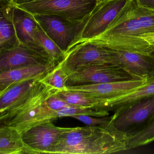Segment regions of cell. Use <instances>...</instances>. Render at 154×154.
<instances>
[{
  "label": "cell",
  "instance_id": "6da1fadb",
  "mask_svg": "<svg viewBox=\"0 0 154 154\" xmlns=\"http://www.w3.org/2000/svg\"><path fill=\"white\" fill-rule=\"evenodd\" d=\"M112 116L105 125L76 127L64 133L50 154H109L128 150V134L116 128Z\"/></svg>",
  "mask_w": 154,
  "mask_h": 154
},
{
  "label": "cell",
  "instance_id": "7a4b0ae2",
  "mask_svg": "<svg viewBox=\"0 0 154 154\" xmlns=\"http://www.w3.org/2000/svg\"><path fill=\"white\" fill-rule=\"evenodd\" d=\"M153 32L154 11L140 6L136 0H128L105 31L93 39L109 45Z\"/></svg>",
  "mask_w": 154,
  "mask_h": 154
},
{
  "label": "cell",
  "instance_id": "3957f363",
  "mask_svg": "<svg viewBox=\"0 0 154 154\" xmlns=\"http://www.w3.org/2000/svg\"><path fill=\"white\" fill-rule=\"evenodd\" d=\"M100 0H32L17 4L33 15L57 16L72 22L82 21L90 16Z\"/></svg>",
  "mask_w": 154,
  "mask_h": 154
},
{
  "label": "cell",
  "instance_id": "277c9868",
  "mask_svg": "<svg viewBox=\"0 0 154 154\" xmlns=\"http://www.w3.org/2000/svg\"><path fill=\"white\" fill-rule=\"evenodd\" d=\"M33 16L46 34L66 54L78 43L89 17L82 21L72 22L52 15Z\"/></svg>",
  "mask_w": 154,
  "mask_h": 154
},
{
  "label": "cell",
  "instance_id": "5b68a950",
  "mask_svg": "<svg viewBox=\"0 0 154 154\" xmlns=\"http://www.w3.org/2000/svg\"><path fill=\"white\" fill-rule=\"evenodd\" d=\"M59 64L68 74L74 70L92 64H112L107 47L95 39L83 41L72 47Z\"/></svg>",
  "mask_w": 154,
  "mask_h": 154
},
{
  "label": "cell",
  "instance_id": "8992f818",
  "mask_svg": "<svg viewBox=\"0 0 154 154\" xmlns=\"http://www.w3.org/2000/svg\"><path fill=\"white\" fill-rule=\"evenodd\" d=\"M67 75V86L136 79L123 69L112 64L89 65L78 68Z\"/></svg>",
  "mask_w": 154,
  "mask_h": 154
},
{
  "label": "cell",
  "instance_id": "52a82bcc",
  "mask_svg": "<svg viewBox=\"0 0 154 154\" xmlns=\"http://www.w3.org/2000/svg\"><path fill=\"white\" fill-rule=\"evenodd\" d=\"M127 2L128 0H100L89 16L76 45L93 39L101 35L123 8Z\"/></svg>",
  "mask_w": 154,
  "mask_h": 154
},
{
  "label": "cell",
  "instance_id": "ba28073f",
  "mask_svg": "<svg viewBox=\"0 0 154 154\" xmlns=\"http://www.w3.org/2000/svg\"><path fill=\"white\" fill-rule=\"evenodd\" d=\"M107 47L113 65L136 79H147L154 76V54H140Z\"/></svg>",
  "mask_w": 154,
  "mask_h": 154
},
{
  "label": "cell",
  "instance_id": "9c48e42d",
  "mask_svg": "<svg viewBox=\"0 0 154 154\" xmlns=\"http://www.w3.org/2000/svg\"><path fill=\"white\" fill-rule=\"evenodd\" d=\"M74 128L57 127L50 121L32 127L21 135L25 144L35 154H50L64 133Z\"/></svg>",
  "mask_w": 154,
  "mask_h": 154
},
{
  "label": "cell",
  "instance_id": "30bf717a",
  "mask_svg": "<svg viewBox=\"0 0 154 154\" xmlns=\"http://www.w3.org/2000/svg\"><path fill=\"white\" fill-rule=\"evenodd\" d=\"M154 113V95L114 112L113 123L118 129L129 133L143 126Z\"/></svg>",
  "mask_w": 154,
  "mask_h": 154
},
{
  "label": "cell",
  "instance_id": "8fae6325",
  "mask_svg": "<svg viewBox=\"0 0 154 154\" xmlns=\"http://www.w3.org/2000/svg\"><path fill=\"white\" fill-rule=\"evenodd\" d=\"M56 64L51 58L22 45L0 51V72L38 65Z\"/></svg>",
  "mask_w": 154,
  "mask_h": 154
},
{
  "label": "cell",
  "instance_id": "7c38bea8",
  "mask_svg": "<svg viewBox=\"0 0 154 154\" xmlns=\"http://www.w3.org/2000/svg\"><path fill=\"white\" fill-rule=\"evenodd\" d=\"M147 79H132L104 83L66 86L63 91L81 92L95 98L108 99L131 91L145 84Z\"/></svg>",
  "mask_w": 154,
  "mask_h": 154
},
{
  "label": "cell",
  "instance_id": "4fadbf2b",
  "mask_svg": "<svg viewBox=\"0 0 154 154\" xmlns=\"http://www.w3.org/2000/svg\"><path fill=\"white\" fill-rule=\"evenodd\" d=\"M13 20L20 45L50 58L36 38L35 30L38 23L33 15L14 5Z\"/></svg>",
  "mask_w": 154,
  "mask_h": 154
},
{
  "label": "cell",
  "instance_id": "5bb4252c",
  "mask_svg": "<svg viewBox=\"0 0 154 154\" xmlns=\"http://www.w3.org/2000/svg\"><path fill=\"white\" fill-rule=\"evenodd\" d=\"M42 77L15 84L0 93V117L13 110L28 99Z\"/></svg>",
  "mask_w": 154,
  "mask_h": 154
},
{
  "label": "cell",
  "instance_id": "9a60e30c",
  "mask_svg": "<svg viewBox=\"0 0 154 154\" xmlns=\"http://www.w3.org/2000/svg\"><path fill=\"white\" fill-rule=\"evenodd\" d=\"M45 102L1 124L12 126L22 133L32 127L58 118L57 111L48 107Z\"/></svg>",
  "mask_w": 154,
  "mask_h": 154
},
{
  "label": "cell",
  "instance_id": "2e32d148",
  "mask_svg": "<svg viewBox=\"0 0 154 154\" xmlns=\"http://www.w3.org/2000/svg\"><path fill=\"white\" fill-rule=\"evenodd\" d=\"M56 66V65H38L1 72H0V93L4 91L15 84L42 77Z\"/></svg>",
  "mask_w": 154,
  "mask_h": 154
},
{
  "label": "cell",
  "instance_id": "e0dca14e",
  "mask_svg": "<svg viewBox=\"0 0 154 154\" xmlns=\"http://www.w3.org/2000/svg\"><path fill=\"white\" fill-rule=\"evenodd\" d=\"M0 51L20 45L13 20L14 4L11 1L0 0Z\"/></svg>",
  "mask_w": 154,
  "mask_h": 154
},
{
  "label": "cell",
  "instance_id": "ac0fdd59",
  "mask_svg": "<svg viewBox=\"0 0 154 154\" xmlns=\"http://www.w3.org/2000/svg\"><path fill=\"white\" fill-rule=\"evenodd\" d=\"M154 95V76L148 78L145 84L127 93L104 99L101 110L115 112L133 103Z\"/></svg>",
  "mask_w": 154,
  "mask_h": 154
},
{
  "label": "cell",
  "instance_id": "d6986e66",
  "mask_svg": "<svg viewBox=\"0 0 154 154\" xmlns=\"http://www.w3.org/2000/svg\"><path fill=\"white\" fill-rule=\"evenodd\" d=\"M0 154H35L24 142L21 133L14 127L1 124Z\"/></svg>",
  "mask_w": 154,
  "mask_h": 154
},
{
  "label": "cell",
  "instance_id": "ffe728a7",
  "mask_svg": "<svg viewBox=\"0 0 154 154\" xmlns=\"http://www.w3.org/2000/svg\"><path fill=\"white\" fill-rule=\"evenodd\" d=\"M56 94L68 103L82 108L101 109L104 102V99L95 98L81 92L58 91Z\"/></svg>",
  "mask_w": 154,
  "mask_h": 154
},
{
  "label": "cell",
  "instance_id": "44dd1931",
  "mask_svg": "<svg viewBox=\"0 0 154 154\" xmlns=\"http://www.w3.org/2000/svg\"><path fill=\"white\" fill-rule=\"evenodd\" d=\"M128 134V150L154 141V113L140 128Z\"/></svg>",
  "mask_w": 154,
  "mask_h": 154
},
{
  "label": "cell",
  "instance_id": "7402d4cb",
  "mask_svg": "<svg viewBox=\"0 0 154 154\" xmlns=\"http://www.w3.org/2000/svg\"><path fill=\"white\" fill-rule=\"evenodd\" d=\"M35 35L50 58L56 64L60 63L63 60L66 53L46 34L38 23L35 30Z\"/></svg>",
  "mask_w": 154,
  "mask_h": 154
},
{
  "label": "cell",
  "instance_id": "603a6c76",
  "mask_svg": "<svg viewBox=\"0 0 154 154\" xmlns=\"http://www.w3.org/2000/svg\"><path fill=\"white\" fill-rule=\"evenodd\" d=\"M68 75L59 64L47 73L41 81L58 91H63L67 86Z\"/></svg>",
  "mask_w": 154,
  "mask_h": 154
},
{
  "label": "cell",
  "instance_id": "cb8c5ba5",
  "mask_svg": "<svg viewBox=\"0 0 154 154\" xmlns=\"http://www.w3.org/2000/svg\"><path fill=\"white\" fill-rule=\"evenodd\" d=\"M109 112L105 110L96 109L90 108L76 107L69 108L57 111L58 118L63 117H72L73 115H89L93 117H104L109 116Z\"/></svg>",
  "mask_w": 154,
  "mask_h": 154
},
{
  "label": "cell",
  "instance_id": "d4e9b609",
  "mask_svg": "<svg viewBox=\"0 0 154 154\" xmlns=\"http://www.w3.org/2000/svg\"><path fill=\"white\" fill-rule=\"evenodd\" d=\"M56 93L51 95L45 102L46 105L51 109L59 111L69 108L80 107L68 103L57 95Z\"/></svg>",
  "mask_w": 154,
  "mask_h": 154
},
{
  "label": "cell",
  "instance_id": "484cf974",
  "mask_svg": "<svg viewBox=\"0 0 154 154\" xmlns=\"http://www.w3.org/2000/svg\"><path fill=\"white\" fill-rule=\"evenodd\" d=\"M93 116L89 115H73L71 117L82 122L87 126H100L105 125L109 123L112 119V116L99 118H93Z\"/></svg>",
  "mask_w": 154,
  "mask_h": 154
},
{
  "label": "cell",
  "instance_id": "4316f807",
  "mask_svg": "<svg viewBox=\"0 0 154 154\" xmlns=\"http://www.w3.org/2000/svg\"><path fill=\"white\" fill-rule=\"evenodd\" d=\"M137 38L146 41L150 46L154 48V32L143 34Z\"/></svg>",
  "mask_w": 154,
  "mask_h": 154
},
{
  "label": "cell",
  "instance_id": "83f0119b",
  "mask_svg": "<svg viewBox=\"0 0 154 154\" xmlns=\"http://www.w3.org/2000/svg\"><path fill=\"white\" fill-rule=\"evenodd\" d=\"M136 1L141 7L154 11V0H136Z\"/></svg>",
  "mask_w": 154,
  "mask_h": 154
},
{
  "label": "cell",
  "instance_id": "f1b7e54d",
  "mask_svg": "<svg viewBox=\"0 0 154 154\" xmlns=\"http://www.w3.org/2000/svg\"><path fill=\"white\" fill-rule=\"evenodd\" d=\"M32 0H11V2L14 5L20 4V3H24V2H27L31 1Z\"/></svg>",
  "mask_w": 154,
  "mask_h": 154
},
{
  "label": "cell",
  "instance_id": "f546056e",
  "mask_svg": "<svg viewBox=\"0 0 154 154\" xmlns=\"http://www.w3.org/2000/svg\"><path fill=\"white\" fill-rule=\"evenodd\" d=\"M7 1H11V0H7Z\"/></svg>",
  "mask_w": 154,
  "mask_h": 154
},
{
  "label": "cell",
  "instance_id": "4dcf8cb0",
  "mask_svg": "<svg viewBox=\"0 0 154 154\" xmlns=\"http://www.w3.org/2000/svg\"></svg>",
  "mask_w": 154,
  "mask_h": 154
}]
</instances>
